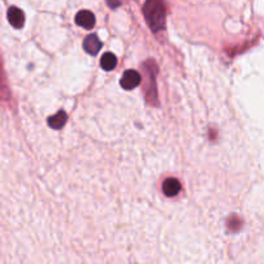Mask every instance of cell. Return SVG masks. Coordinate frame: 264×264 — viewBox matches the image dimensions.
Segmentation results:
<instances>
[{
	"label": "cell",
	"instance_id": "obj_8",
	"mask_svg": "<svg viewBox=\"0 0 264 264\" xmlns=\"http://www.w3.org/2000/svg\"><path fill=\"white\" fill-rule=\"evenodd\" d=\"M116 63H117V59H116V57L112 53H110V52H107V53H105V55L102 56L101 58V67L103 68V70H106V71H111V70H114V68L116 67Z\"/></svg>",
	"mask_w": 264,
	"mask_h": 264
},
{
	"label": "cell",
	"instance_id": "obj_4",
	"mask_svg": "<svg viewBox=\"0 0 264 264\" xmlns=\"http://www.w3.org/2000/svg\"><path fill=\"white\" fill-rule=\"evenodd\" d=\"M75 22L79 26H82V28L87 29V30H90L95 25V17L94 14L89 12V10H80L76 14V17H75Z\"/></svg>",
	"mask_w": 264,
	"mask_h": 264
},
{
	"label": "cell",
	"instance_id": "obj_6",
	"mask_svg": "<svg viewBox=\"0 0 264 264\" xmlns=\"http://www.w3.org/2000/svg\"><path fill=\"white\" fill-rule=\"evenodd\" d=\"M182 190L180 182L176 178H168L165 182L163 183V192L165 193V196L168 197H174Z\"/></svg>",
	"mask_w": 264,
	"mask_h": 264
},
{
	"label": "cell",
	"instance_id": "obj_5",
	"mask_svg": "<svg viewBox=\"0 0 264 264\" xmlns=\"http://www.w3.org/2000/svg\"><path fill=\"white\" fill-rule=\"evenodd\" d=\"M83 45H84L85 52L90 56L98 55V52L101 51V48H102L101 40H99L98 36H97L95 34L88 35V36L85 37L84 44Z\"/></svg>",
	"mask_w": 264,
	"mask_h": 264
},
{
	"label": "cell",
	"instance_id": "obj_2",
	"mask_svg": "<svg viewBox=\"0 0 264 264\" xmlns=\"http://www.w3.org/2000/svg\"><path fill=\"white\" fill-rule=\"evenodd\" d=\"M141 80H142V78H141L139 72H137L136 70H126L121 76L120 84L125 90H132L141 84Z\"/></svg>",
	"mask_w": 264,
	"mask_h": 264
},
{
	"label": "cell",
	"instance_id": "obj_3",
	"mask_svg": "<svg viewBox=\"0 0 264 264\" xmlns=\"http://www.w3.org/2000/svg\"><path fill=\"white\" fill-rule=\"evenodd\" d=\"M8 21L14 29H22L25 25V13L17 7H10L7 13Z\"/></svg>",
	"mask_w": 264,
	"mask_h": 264
},
{
	"label": "cell",
	"instance_id": "obj_1",
	"mask_svg": "<svg viewBox=\"0 0 264 264\" xmlns=\"http://www.w3.org/2000/svg\"><path fill=\"white\" fill-rule=\"evenodd\" d=\"M143 14L153 32L161 31L165 26V7L161 1H147L143 7Z\"/></svg>",
	"mask_w": 264,
	"mask_h": 264
},
{
	"label": "cell",
	"instance_id": "obj_7",
	"mask_svg": "<svg viewBox=\"0 0 264 264\" xmlns=\"http://www.w3.org/2000/svg\"><path fill=\"white\" fill-rule=\"evenodd\" d=\"M66 121H67V115H66V112L64 111L57 112L55 116H51V117L48 118V124L53 129L63 128Z\"/></svg>",
	"mask_w": 264,
	"mask_h": 264
}]
</instances>
